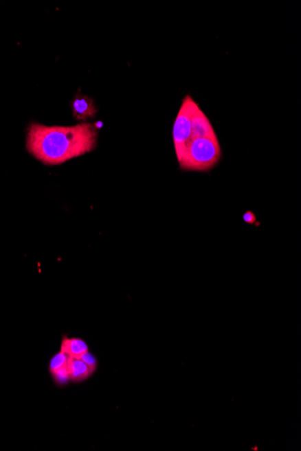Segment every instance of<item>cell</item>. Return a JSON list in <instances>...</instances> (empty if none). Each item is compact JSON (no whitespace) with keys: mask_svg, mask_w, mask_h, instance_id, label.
<instances>
[{"mask_svg":"<svg viewBox=\"0 0 301 451\" xmlns=\"http://www.w3.org/2000/svg\"><path fill=\"white\" fill-rule=\"evenodd\" d=\"M51 375L57 386H65L71 382V378H69L67 367H63V368L51 372Z\"/></svg>","mask_w":301,"mask_h":451,"instance_id":"obj_9","label":"cell"},{"mask_svg":"<svg viewBox=\"0 0 301 451\" xmlns=\"http://www.w3.org/2000/svg\"><path fill=\"white\" fill-rule=\"evenodd\" d=\"M60 351L65 352L71 358H80V356L89 351L88 344L80 338H68L63 336Z\"/></svg>","mask_w":301,"mask_h":451,"instance_id":"obj_7","label":"cell"},{"mask_svg":"<svg viewBox=\"0 0 301 451\" xmlns=\"http://www.w3.org/2000/svg\"><path fill=\"white\" fill-rule=\"evenodd\" d=\"M69 356L66 354L65 352L60 351L59 354H55L51 358L50 363H49V371L54 372L55 370L63 368L67 366Z\"/></svg>","mask_w":301,"mask_h":451,"instance_id":"obj_8","label":"cell"},{"mask_svg":"<svg viewBox=\"0 0 301 451\" xmlns=\"http://www.w3.org/2000/svg\"><path fill=\"white\" fill-rule=\"evenodd\" d=\"M222 152L218 137H199L189 141L178 163L181 170L205 172L219 163Z\"/></svg>","mask_w":301,"mask_h":451,"instance_id":"obj_2","label":"cell"},{"mask_svg":"<svg viewBox=\"0 0 301 451\" xmlns=\"http://www.w3.org/2000/svg\"><path fill=\"white\" fill-rule=\"evenodd\" d=\"M198 104L190 96H186L182 100L175 126H173L172 137L176 157L177 160L183 154L188 143H189L190 134H192V119Z\"/></svg>","mask_w":301,"mask_h":451,"instance_id":"obj_3","label":"cell"},{"mask_svg":"<svg viewBox=\"0 0 301 451\" xmlns=\"http://www.w3.org/2000/svg\"><path fill=\"white\" fill-rule=\"evenodd\" d=\"M98 130L93 124L74 126H46L31 124L27 148L46 165H59L91 152L97 144Z\"/></svg>","mask_w":301,"mask_h":451,"instance_id":"obj_1","label":"cell"},{"mask_svg":"<svg viewBox=\"0 0 301 451\" xmlns=\"http://www.w3.org/2000/svg\"><path fill=\"white\" fill-rule=\"evenodd\" d=\"M80 360L87 364L91 368L93 373L96 372L98 369V360L95 356L89 351L85 352L83 355L80 356Z\"/></svg>","mask_w":301,"mask_h":451,"instance_id":"obj_10","label":"cell"},{"mask_svg":"<svg viewBox=\"0 0 301 451\" xmlns=\"http://www.w3.org/2000/svg\"><path fill=\"white\" fill-rule=\"evenodd\" d=\"M66 367H67L71 381L74 383L83 382L94 374L91 368L80 358L69 357Z\"/></svg>","mask_w":301,"mask_h":451,"instance_id":"obj_6","label":"cell"},{"mask_svg":"<svg viewBox=\"0 0 301 451\" xmlns=\"http://www.w3.org/2000/svg\"><path fill=\"white\" fill-rule=\"evenodd\" d=\"M215 135L216 134L212 124H211L205 113L199 106L192 117V134H190L189 141L195 138L215 137Z\"/></svg>","mask_w":301,"mask_h":451,"instance_id":"obj_5","label":"cell"},{"mask_svg":"<svg viewBox=\"0 0 301 451\" xmlns=\"http://www.w3.org/2000/svg\"><path fill=\"white\" fill-rule=\"evenodd\" d=\"M71 106L72 115L76 120L84 121L93 118L98 112L93 100L82 94H77L74 97Z\"/></svg>","mask_w":301,"mask_h":451,"instance_id":"obj_4","label":"cell"}]
</instances>
